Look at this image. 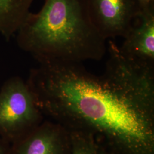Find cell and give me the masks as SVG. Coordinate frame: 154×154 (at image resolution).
<instances>
[{"instance_id": "9", "label": "cell", "mask_w": 154, "mask_h": 154, "mask_svg": "<svg viewBox=\"0 0 154 154\" xmlns=\"http://www.w3.org/2000/svg\"><path fill=\"white\" fill-rule=\"evenodd\" d=\"M11 145L0 138V154H11Z\"/></svg>"}, {"instance_id": "2", "label": "cell", "mask_w": 154, "mask_h": 154, "mask_svg": "<svg viewBox=\"0 0 154 154\" xmlns=\"http://www.w3.org/2000/svg\"><path fill=\"white\" fill-rule=\"evenodd\" d=\"M16 35L20 48L38 63L100 61L107 51V40L93 22L86 0H44Z\"/></svg>"}, {"instance_id": "1", "label": "cell", "mask_w": 154, "mask_h": 154, "mask_svg": "<svg viewBox=\"0 0 154 154\" xmlns=\"http://www.w3.org/2000/svg\"><path fill=\"white\" fill-rule=\"evenodd\" d=\"M100 75L82 63H43L26 82L43 115L86 132L114 154H154V69L127 60L108 40Z\"/></svg>"}, {"instance_id": "7", "label": "cell", "mask_w": 154, "mask_h": 154, "mask_svg": "<svg viewBox=\"0 0 154 154\" xmlns=\"http://www.w3.org/2000/svg\"><path fill=\"white\" fill-rule=\"evenodd\" d=\"M34 0H0V34L6 39L16 35L29 14Z\"/></svg>"}, {"instance_id": "8", "label": "cell", "mask_w": 154, "mask_h": 154, "mask_svg": "<svg viewBox=\"0 0 154 154\" xmlns=\"http://www.w3.org/2000/svg\"><path fill=\"white\" fill-rule=\"evenodd\" d=\"M69 132L70 154H114L103 143L90 134L77 131Z\"/></svg>"}, {"instance_id": "10", "label": "cell", "mask_w": 154, "mask_h": 154, "mask_svg": "<svg viewBox=\"0 0 154 154\" xmlns=\"http://www.w3.org/2000/svg\"><path fill=\"white\" fill-rule=\"evenodd\" d=\"M141 10L154 8V0H138Z\"/></svg>"}, {"instance_id": "6", "label": "cell", "mask_w": 154, "mask_h": 154, "mask_svg": "<svg viewBox=\"0 0 154 154\" xmlns=\"http://www.w3.org/2000/svg\"><path fill=\"white\" fill-rule=\"evenodd\" d=\"M119 50L127 60L154 69V8L141 10Z\"/></svg>"}, {"instance_id": "5", "label": "cell", "mask_w": 154, "mask_h": 154, "mask_svg": "<svg viewBox=\"0 0 154 154\" xmlns=\"http://www.w3.org/2000/svg\"><path fill=\"white\" fill-rule=\"evenodd\" d=\"M69 131L55 122H42L11 145V154H70Z\"/></svg>"}, {"instance_id": "3", "label": "cell", "mask_w": 154, "mask_h": 154, "mask_svg": "<svg viewBox=\"0 0 154 154\" xmlns=\"http://www.w3.org/2000/svg\"><path fill=\"white\" fill-rule=\"evenodd\" d=\"M26 81L12 77L0 90V138L11 145L28 134L42 122Z\"/></svg>"}, {"instance_id": "4", "label": "cell", "mask_w": 154, "mask_h": 154, "mask_svg": "<svg viewBox=\"0 0 154 154\" xmlns=\"http://www.w3.org/2000/svg\"><path fill=\"white\" fill-rule=\"evenodd\" d=\"M91 20L107 41L123 38L141 11L138 0H86Z\"/></svg>"}]
</instances>
